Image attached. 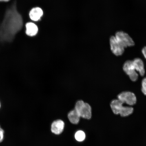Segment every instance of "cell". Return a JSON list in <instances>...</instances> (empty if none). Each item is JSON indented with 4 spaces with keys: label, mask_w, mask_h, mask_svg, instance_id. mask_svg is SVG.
<instances>
[{
    "label": "cell",
    "mask_w": 146,
    "mask_h": 146,
    "mask_svg": "<svg viewBox=\"0 0 146 146\" xmlns=\"http://www.w3.org/2000/svg\"><path fill=\"white\" fill-rule=\"evenodd\" d=\"M141 90L143 94L146 95V77L142 80Z\"/></svg>",
    "instance_id": "5bb4252c"
},
{
    "label": "cell",
    "mask_w": 146,
    "mask_h": 146,
    "mask_svg": "<svg viewBox=\"0 0 146 146\" xmlns=\"http://www.w3.org/2000/svg\"><path fill=\"white\" fill-rule=\"evenodd\" d=\"M10 1L11 0H0V2L7 3Z\"/></svg>",
    "instance_id": "ac0fdd59"
},
{
    "label": "cell",
    "mask_w": 146,
    "mask_h": 146,
    "mask_svg": "<svg viewBox=\"0 0 146 146\" xmlns=\"http://www.w3.org/2000/svg\"><path fill=\"white\" fill-rule=\"evenodd\" d=\"M118 98L123 102L129 105L132 106L136 102V98L133 93L130 92H124L120 93L118 96Z\"/></svg>",
    "instance_id": "277c9868"
},
{
    "label": "cell",
    "mask_w": 146,
    "mask_h": 146,
    "mask_svg": "<svg viewBox=\"0 0 146 146\" xmlns=\"http://www.w3.org/2000/svg\"><path fill=\"white\" fill-rule=\"evenodd\" d=\"M80 117L79 114L74 109L70 111L68 114V118L69 121L72 124L78 123Z\"/></svg>",
    "instance_id": "30bf717a"
},
{
    "label": "cell",
    "mask_w": 146,
    "mask_h": 146,
    "mask_svg": "<svg viewBox=\"0 0 146 146\" xmlns=\"http://www.w3.org/2000/svg\"><path fill=\"white\" fill-rule=\"evenodd\" d=\"M74 109L77 111L80 117L86 119H90L92 117V108L89 104L83 100H78L75 105Z\"/></svg>",
    "instance_id": "6da1fadb"
},
{
    "label": "cell",
    "mask_w": 146,
    "mask_h": 146,
    "mask_svg": "<svg viewBox=\"0 0 146 146\" xmlns=\"http://www.w3.org/2000/svg\"><path fill=\"white\" fill-rule=\"evenodd\" d=\"M65 127V123L61 120L54 121L51 125V131L56 135H59L62 132Z\"/></svg>",
    "instance_id": "52a82bcc"
},
{
    "label": "cell",
    "mask_w": 146,
    "mask_h": 146,
    "mask_svg": "<svg viewBox=\"0 0 146 146\" xmlns=\"http://www.w3.org/2000/svg\"><path fill=\"white\" fill-rule=\"evenodd\" d=\"M1 101H0V109H1Z\"/></svg>",
    "instance_id": "d6986e66"
},
{
    "label": "cell",
    "mask_w": 146,
    "mask_h": 146,
    "mask_svg": "<svg viewBox=\"0 0 146 146\" xmlns=\"http://www.w3.org/2000/svg\"><path fill=\"white\" fill-rule=\"evenodd\" d=\"M115 37L124 48L134 45L135 42L128 34L122 31L116 33Z\"/></svg>",
    "instance_id": "7a4b0ae2"
},
{
    "label": "cell",
    "mask_w": 146,
    "mask_h": 146,
    "mask_svg": "<svg viewBox=\"0 0 146 146\" xmlns=\"http://www.w3.org/2000/svg\"><path fill=\"white\" fill-rule=\"evenodd\" d=\"M142 52L144 57L146 59V46L143 47V48L142 49Z\"/></svg>",
    "instance_id": "e0dca14e"
},
{
    "label": "cell",
    "mask_w": 146,
    "mask_h": 146,
    "mask_svg": "<svg viewBox=\"0 0 146 146\" xmlns=\"http://www.w3.org/2000/svg\"><path fill=\"white\" fill-rule=\"evenodd\" d=\"M129 78L133 81H136L137 80L138 77V75L136 72L133 73V74L129 76Z\"/></svg>",
    "instance_id": "9a60e30c"
},
{
    "label": "cell",
    "mask_w": 146,
    "mask_h": 146,
    "mask_svg": "<svg viewBox=\"0 0 146 146\" xmlns=\"http://www.w3.org/2000/svg\"><path fill=\"white\" fill-rule=\"evenodd\" d=\"M133 108L132 107L128 106H123L120 111L119 114L122 117L128 116L132 113Z\"/></svg>",
    "instance_id": "7c38bea8"
},
{
    "label": "cell",
    "mask_w": 146,
    "mask_h": 146,
    "mask_svg": "<svg viewBox=\"0 0 146 146\" xmlns=\"http://www.w3.org/2000/svg\"><path fill=\"white\" fill-rule=\"evenodd\" d=\"M124 72L129 76L136 72L133 61L128 60L125 62L123 66Z\"/></svg>",
    "instance_id": "8fae6325"
},
{
    "label": "cell",
    "mask_w": 146,
    "mask_h": 146,
    "mask_svg": "<svg viewBox=\"0 0 146 146\" xmlns=\"http://www.w3.org/2000/svg\"><path fill=\"white\" fill-rule=\"evenodd\" d=\"M25 33L28 37H33L37 34L38 32V27L35 23L28 22L25 24Z\"/></svg>",
    "instance_id": "8992f818"
},
{
    "label": "cell",
    "mask_w": 146,
    "mask_h": 146,
    "mask_svg": "<svg viewBox=\"0 0 146 146\" xmlns=\"http://www.w3.org/2000/svg\"><path fill=\"white\" fill-rule=\"evenodd\" d=\"M86 135L84 132L82 131H78L75 135V138L77 141L81 142L84 141Z\"/></svg>",
    "instance_id": "4fadbf2b"
},
{
    "label": "cell",
    "mask_w": 146,
    "mask_h": 146,
    "mask_svg": "<svg viewBox=\"0 0 146 146\" xmlns=\"http://www.w3.org/2000/svg\"><path fill=\"white\" fill-rule=\"evenodd\" d=\"M43 15L42 9L39 7H34L31 9L29 12V17L32 21H39Z\"/></svg>",
    "instance_id": "5b68a950"
},
{
    "label": "cell",
    "mask_w": 146,
    "mask_h": 146,
    "mask_svg": "<svg viewBox=\"0 0 146 146\" xmlns=\"http://www.w3.org/2000/svg\"><path fill=\"white\" fill-rule=\"evenodd\" d=\"M110 44L111 51L115 55L121 56L123 54L125 48L119 42L115 36H112L110 37Z\"/></svg>",
    "instance_id": "3957f363"
},
{
    "label": "cell",
    "mask_w": 146,
    "mask_h": 146,
    "mask_svg": "<svg viewBox=\"0 0 146 146\" xmlns=\"http://www.w3.org/2000/svg\"><path fill=\"white\" fill-rule=\"evenodd\" d=\"M135 70L139 72L140 75L143 76L145 74L144 63L142 60L139 58H137L133 61Z\"/></svg>",
    "instance_id": "ba28073f"
},
{
    "label": "cell",
    "mask_w": 146,
    "mask_h": 146,
    "mask_svg": "<svg viewBox=\"0 0 146 146\" xmlns=\"http://www.w3.org/2000/svg\"><path fill=\"white\" fill-rule=\"evenodd\" d=\"M123 102L118 99L114 100L111 102L110 105L111 108L115 114H119L120 111L123 106Z\"/></svg>",
    "instance_id": "9c48e42d"
},
{
    "label": "cell",
    "mask_w": 146,
    "mask_h": 146,
    "mask_svg": "<svg viewBox=\"0 0 146 146\" xmlns=\"http://www.w3.org/2000/svg\"><path fill=\"white\" fill-rule=\"evenodd\" d=\"M4 131L2 129H0V143L2 142L4 138Z\"/></svg>",
    "instance_id": "2e32d148"
}]
</instances>
